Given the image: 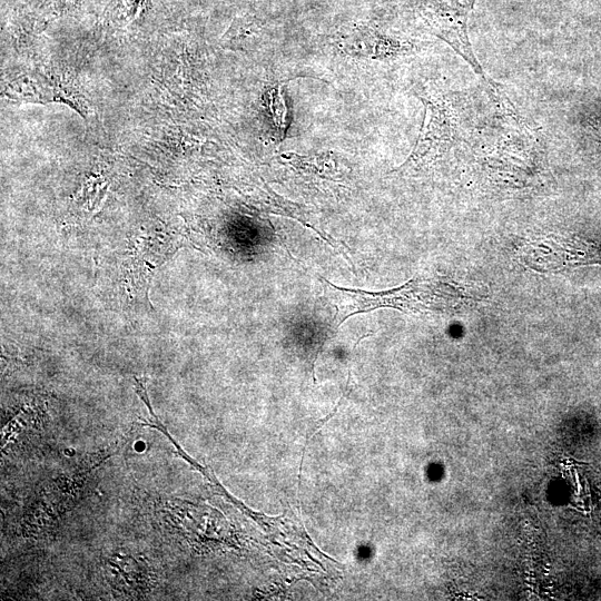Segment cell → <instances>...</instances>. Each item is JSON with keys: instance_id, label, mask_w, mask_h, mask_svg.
Returning a JSON list of instances; mask_svg holds the SVG:
<instances>
[{"instance_id": "obj_1", "label": "cell", "mask_w": 601, "mask_h": 601, "mask_svg": "<svg viewBox=\"0 0 601 601\" xmlns=\"http://www.w3.org/2000/svg\"><path fill=\"white\" fill-rule=\"evenodd\" d=\"M422 101L426 105L425 123L415 151L401 170L421 169L443 160L466 139V108L461 96L435 93Z\"/></svg>"}, {"instance_id": "obj_2", "label": "cell", "mask_w": 601, "mask_h": 601, "mask_svg": "<svg viewBox=\"0 0 601 601\" xmlns=\"http://www.w3.org/2000/svg\"><path fill=\"white\" fill-rule=\"evenodd\" d=\"M520 258L531 270L556 273L579 266L601 265V244L580 236H538L521 246Z\"/></svg>"}, {"instance_id": "obj_3", "label": "cell", "mask_w": 601, "mask_h": 601, "mask_svg": "<svg viewBox=\"0 0 601 601\" xmlns=\"http://www.w3.org/2000/svg\"><path fill=\"white\" fill-rule=\"evenodd\" d=\"M476 0H432L429 21L435 33L460 57L489 88L490 97L500 94L501 87L487 77L474 53L469 34L468 18Z\"/></svg>"}, {"instance_id": "obj_4", "label": "cell", "mask_w": 601, "mask_h": 601, "mask_svg": "<svg viewBox=\"0 0 601 601\" xmlns=\"http://www.w3.org/2000/svg\"><path fill=\"white\" fill-rule=\"evenodd\" d=\"M268 96L272 125L274 131L277 132L278 139L282 140L288 128V107L284 102L282 87L279 86L278 88H273Z\"/></svg>"}]
</instances>
